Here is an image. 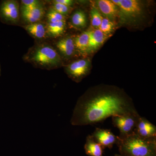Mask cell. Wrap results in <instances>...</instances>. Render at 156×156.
<instances>
[{"label": "cell", "instance_id": "obj_1", "mask_svg": "<svg viewBox=\"0 0 156 156\" xmlns=\"http://www.w3.org/2000/svg\"><path fill=\"white\" fill-rule=\"evenodd\" d=\"M136 115L134 105L122 92L113 88H98L78 100L71 123L86 126L102 122L110 117Z\"/></svg>", "mask_w": 156, "mask_h": 156}, {"label": "cell", "instance_id": "obj_2", "mask_svg": "<svg viewBox=\"0 0 156 156\" xmlns=\"http://www.w3.org/2000/svg\"><path fill=\"white\" fill-rule=\"evenodd\" d=\"M23 58L25 61L42 69H54L60 67L62 63V58L57 50L46 43L35 45L29 49Z\"/></svg>", "mask_w": 156, "mask_h": 156}, {"label": "cell", "instance_id": "obj_3", "mask_svg": "<svg viewBox=\"0 0 156 156\" xmlns=\"http://www.w3.org/2000/svg\"><path fill=\"white\" fill-rule=\"evenodd\" d=\"M120 23L126 25H137L145 19L146 6L138 0H120L118 6Z\"/></svg>", "mask_w": 156, "mask_h": 156}, {"label": "cell", "instance_id": "obj_4", "mask_svg": "<svg viewBox=\"0 0 156 156\" xmlns=\"http://www.w3.org/2000/svg\"><path fill=\"white\" fill-rule=\"evenodd\" d=\"M124 149L134 156H148L150 154V141L137 136H130L123 140Z\"/></svg>", "mask_w": 156, "mask_h": 156}, {"label": "cell", "instance_id": "obj_5", "mask_svg": "<svg viewBox=\"0 0 156 156\" xmlns=\"http://www.w3.org/2000/svg\"><path fill=\"white\" fill-rule=\"evenodd\" d=\"M20 6L15 0H5L0 4V19L4 23L16 24L20 19Z\"/></svg>", "mask_w": 156, "mask_h": 156}, {"label": "cell", "instance_id": "obj_6", "mask_svg": "<svg viewBox=\"0 0 156 156\" xmlns=\"http://www.w3.org/2000/svg\"><path fill=\"white\" fill-rule=\"evenodd\" d=\"M90 66L89 59L82 58L70 63L66 68V71L70 77L74 80L78 81L87 74Z\"/></svg>", "mask_w": 156, "mask_h": 156}, {"label": "cell", "instance_id": "obj_7", "mask_svg": "<svg viewBox=\"0 0 156 156\" xmlns=\"http://www.w3.org/2000/svg\"><path fill=\"white\" fill-rule=\"evenodd\" d=\"M56 47L62 56L69 59L75 56L76 53L74 37L68 36L62 38L56 42Z\"/></svg>", "mask_w": 156, "mask_h": 156}, {"label": "cell", "instance_id": "obj_8", "mask_svg": "<svg viewBox=\"0 0 156 156\" xmlns=\"http://www.w3.org/2000/svg\"><path fill=\"white\" fill-rule=\"evenodd\" d=\"M20 16L27 24L41 22L46 14L44 6L34 9H20Z\"/></svg>", "mask_w": 156, "mask_h": 156}, {"label": "cell", "instance_id": "obj_9", "mask_svg": "<svg viewBox=\"0 0 156 156\" xmlns=\"http://www.w3.org/2000/svg\"><path fill=\"white\" fill-rule=\"evenodd\" d=\"M95 2L97 9L105 18L113 21L119 16V8L112 1L98 0Z\"/></svg>", "mask_w": 156, "mask_h": 156}, {"label": "cell", "instance_id": "obj_10", "mask_svg": "<svg viewBox=\"0 0 156 156\" xmlns=\"http://www.w3.org/2000/svg\"><path fill=\"white\" fill-rule=\"evenodd\" d=\"M107 37L99 29L90 30L87 54L94 52L100 48L106 41Z\"/></svg>", "mask_w": 156, "mask_h": 156}, {"label": "cell", "instance_id": "obj_11", "mask_svg": "<svg viewBox=\"0 0 156 156\" xmlns=\"http://www.w3.org/2000/svg\"><path fill=\"white\" fill-rule=\"evenodd\" d=\"M23 28L35 40L40 41L47 38L46 24L41 22L31 23L23 26Z\"/></svg>", "mask_w": 156, "mask_h": 156}, {"label": "cell", "instance_id": "obj_12", "mask_svg": "<svg viewBox=\"0 0 156 156\" xmlns=\"http://www.w3.org/2000/svg\"><path fill=\"white\" fill-rule=\"evenodd\" d=\"M134 115H127L113 117L114 123L123 133H128L132 130L135 125Z\"/></svg>", "mask_w": 156, "mask_h": 156}, {"label": "cell", "instance_id": "obj_13", "mask_svg": "<svg viewBox=\"0 0 156 156\" xmlns=\"http://www.w3.org/2000/svg\"><path fill=\"white\" fill-rule=\"evenodd\" d=\"M47 37L51 38H56L63 34L66 28V20L54 23H47Z\"/></svg>", "mask_w": 156, "mask_h": 156}, {"label": "cell", "instance_id": "obj_14", "mask_svg": "<svg viewBox=\"0 0 156 156\" xmlns=\"http://www.w3.org/2000/svg\"><path fill=\"white\" fill-rule=\"evenodd\" d=\"M89 32L90 30L86 31L74 37L75 44L77 53L83 56L87 54Z\"/></svg>", "mask_w": 156, "mask_h": 156}, {"label": "cell", "instance_id": "obj_15", "mask_svg": "<svg viewBox=\"0 0 156 156\" xmlns=\"http://www.w3.org/2000/svg\"><path fill=\"white\" fill-rule=\"evenodd\" d=\"M95 136L98 142L101 145L108 146L114 143L116 141L115 136L108 130H98L95 133Z\"/></svg>", "mask_w": 156, "mask_h": 156}, {"label": "cell", "instance_id": "obj_16", "mask_svg": "<svg viewBox=\"0 0 156 156\" xmlns=\"http://www.w3.org/2000/svg\"><path fill=\"white\" fill-rule=\"evenodd\" d=\"M72 26L76 29L83 28L87 25V17L85 12L82 10L75 11L70 18Z\"/></svg>", "mask_w": 156, "mask_h": 156}, {"label": "cell", "instance_id": "obj_17", "mask_svg": "<svg viewBox=\"0 0 156 156\" xmlns=\"http://www.w3.org/2000/svg\"><path fill=\"white\" fill-rule=\"evenodd\" d=\"M154 126L146 121H140L138 125V133L142 137H148L154 136L155 134Z\"/></svg>", "mask_w": 156, "mask_h": 156}, {"label": "cell", "instance_id": "obj_18", "mask_svg": "<svg viewBox=\"0 0 156 156\" xmlns=\"http://www.w3.org/2000/svg\"><path fill=\"white\" fill-rule=\"evenodd\" d=\"M85 145V150L87 154L92 156H101L102 151L101 145L93 140L87 141Z\"/></svg>", "mask_w": 156, "mask_h": 156}, {"label": "cell", "instance_id": "obj_19", "mask_svg": "<svg viewBox=\"0 0 156 156\" xmlns=\"http://www.w3.org/2000/svg\"><path fill=\"white\" fill-rule=\"evenodd\" d=\"M90 17L91 24L92 27L94 29L99 28L103 18L97 7L95 6L92 7L90 11Z\"/></svg>", "mask_w": 156, "mask_h": 156}, {"label": "cell", "instance_id": "obj_20", "mask_svg": "<svg viewBox=\"0 0 156 156\" xmlns=\"http://www.w3.org/2000/svg\"><path fill=\"white\" fill-rule=\"evenodd\" d=\"M115 24L112 20L106 18H103L99 29L105 34L108 36L115 30Z\"/></svg>", "mask_w": 156, "mask_h": 156}, {"label": "cell", "instance_id": "obj_21", "mask_svg": "<svg viewBox=\"0 0 156 156\" xmlns=\"http://www.w3.org/2000/svg\"><path fill=\"white\" fill-rule=\"evenodd\" d=\"M46 16L47 23H54L66 20V16L59 14L51 8L48 10Z\"/></svg>", "mask_w": 156, "mask_h": 156}, {"label": "cell", "instance_id": "obj_22", "mask_svg": "<svg viewBox=\"0 0 156 156\" xmlns=\"http://www.w3.org/2000/svg\"><path fill=\"white\" fill-rule=\"evenodd\" d=\"M51 9L55 10L56 12H58L59 14H62L65 16H67L71 12L72 8V7L62 5L59 3L53 1L52 2Z\"/></svg>", "mask_w": 156, "mask_h": 156}, {"label": "cell", "instance_id": "obj_23", "mask_svg": "<svg viewBox=\"0 0 156 156\" xmlns=\"http://www.w3.org/2000/svg\"><path fill=\"white\" fill-rule=\"evenodd\" d=\"M43 5L42 2L38 0H22L20 1V9H34Z\"/></svg>", "mask_w": 156, "mask_h": 156}, {"label": "cell", "instance_id": "obj_24", "mask_svg": "<svg viewBox=\"0 0 156 156\" xmlns=\"http://www.w3.org/2000/svg\"><path fill=\"white\" fill-rule=\"evenodd\" d=\"M54 2L70 7H71L74 3L72 0H55Z\"/></svg>", "mask_w": 156, "mask_h": 156}, {"label": "cell", "instance_id": "obj_25", "mask_svg": "<svg viewBox=\"0 0 156 156\" xmlns=\"http://www.w3.org/2000/svg\"><path fill=\"white\" fill-rule=\"evenodd\" d=\"M1 65H0V76H1Z\"/></svg>", "mask_w": 156, "mask_h": 156}]
</instances>
